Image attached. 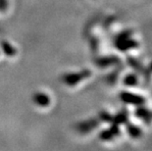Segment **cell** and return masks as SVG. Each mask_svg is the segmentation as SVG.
Wrapping results in <instances>:
<instances>
[{"label":"cell","instance_id":"2","mask_svg":"<svg viewBox=\"0 0 152 151\" xmlns=\"http://www.w3.org/2000/svg\"><path fill=\"white\" fill-rule=\"evenodd\" d=\"M99 122L95 119H92V120L86 121V122H83V123H80L77 126V131H80V133H88L93 128H95L98 126Z\"/></svg>","mask_w":152,"mask_h":151},{"label":"cell","instance_id":"6","mask_svg":"<svg viewBox=\"0 0 152 151\" xmlns=\"http://www.w3.org/2000/svg\"><path fill=\"white\" fill-rule=\"evenodd\" d=\"M7 9V0H0V11H5Z\"/></svg>","mask_w":152,"mask_h":151},{"label":"cell","instance_id":"4","mask_svg":"<svg viewBox=\"0 0 152 151\" xmlns=\"http://www.w3.org/2000/svg\"><path fill=\"white\" fill-rule=\"evenodd\" d=\"M0 44H1V48H2L3 52H4L7 56H14V55H16V53H17V50H16V48L14 46H12L11 44L8 42V41L2 40Z\"/></svg>","mask_w":152,"mask_h":151},{"label":"cell","instance_id":"5","mask_svg":"<svg viewBox=\"0 0 152 151\" xmlns=\"http://www.w3.org/2000/svg\"><path fill=\"white\" fill-rule=\"evenodd\" d=\"M122 99H124L125 101L128 102H132V103H141L143 101V99L138 97V96L134 95V94H130V93H126V94H123L122 93Z\"/></svg>","mask_w":152,"mask_h":151},{"label":"cell","instance_id":"3","mask_svg":"<svg viewBox=\"0 0 152 151\" xmlns=\"http://www.w3.org/2000/svg\"><path fill=\"white\" fill-rule=\"evenodd\" d=\"M33 100L35 104H37L40 107H47L50 104V98L47 94L43 92H37L33 96Z\"/></svg>","mask_w":152,"mask_h":151},{"label":"cell","instance_id":"1","mask_svg":"<svg viewBox=\"0 0 152 151\" xmlns=\"http://www.w3.org/2000/svg\"><path fill=\"white\" fill-rule=\"evenodd\" d=\"M90 75H91V73L88 70L82 71V72L76 74H66V75L62 77V81L67 85H75L77 83H79L82 80L88 78Z\"/></svg>","mask_w":152,"mask_h":151}]
</instances>
